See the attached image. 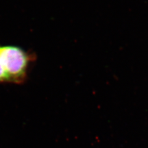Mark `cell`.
<instances>
[{
  "mask_svg": "<svg viewBox=\"0 0 148 148\" xmlns=\"http://www.w3.org/2000/svg\"><path fill=\"white\" fill-rule=\"evenodd\" d=\"M31 58L24 49L8 45L0 48V61L8 77L9 83L20 84L25 81Z\"/></svg>",
  "mask_w": 148,
  "mask_h": 148,
  "instance_id": "cell-1",
  "label": "cell"
},
{
  "mask_svg": "<svg viewBox=\"0 0 148 148\" xmlns=\"http://www.w3.org/2000/svg\"><path fill=\"white\" fill-rule=\"evenodd\" d=\"M0 48H1V46H0ZM9 80L7 74L6 73L5 70L2 66V64L0 61V83H8Z\"/></svg>",
  "mask_w": 148,
  "mask_h": 148,
  "instance_id": "cell-2",
  "label": "cell"
}]
</instances>
